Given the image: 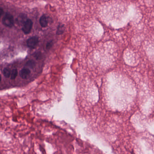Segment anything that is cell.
I'll return each instance as SVG.
<instances>
[{"instance_id":"1","label":"cell","mask_w":154,"mask_h":154,"mask_svg":"<svg viewBox=\"0 0 154 154\" xmlns=\"http://www.w3.org/2000/svg\"><path fill=\"white\" fill-rule=\"evenodd\" d=\"M3 24L6 27L11 28L14 24V17L11 14L6 13L2 19Z\"/></svg>"},{"instance_id":"5","label":"cell","mask_w":154,"mask_h":154,"mask_svg":"<svg viewBox=\"0 0 154 154\" xmlns=\"http://www.w3.org/2000/svg\"><path fill=\"white\" fill-rule=\"evenodd\" d=\"M39 23L42 28H46L48 25V20L47 15L45 14H42L39 19Z\"/></svg>"},{"instance_id":"6","label":"cell","mask_w":154,"mask_h":154,"mask_svg":"<svg viewBox=\"0 0 154 154\" xmlns=\"http://www.w3.org/2000/svg\"><path fill=\"white\" fill-rule=\"evenodd\" d=\"M65 28L64 24H59L57 29V35H61L65 31Z\"/></svg>"},{"instance_id":"8","label":"cell","mask_w":154,"mask_h":154,"mask_svg":"<svg viewBox=\"0 0 154 154\" xmlns=\"http://www.w3.org/2000/svg\"><path fill=\"white\" fill-rule=\"evenodd\" d=\"M26 66H27L33 69L35 67V66H36V63L33 60H30L27 62Z\"/></svg>"},{"instance_id":"2","label":"cell","mask_w":154,"mask_h":154,"mask_svg":"<svg viewBox=\"0 0 154 154\" xmlns=\"http://www.w3.org/2000/svg\"><path fill=\"white\" fill-rule=\"evenodd\" d=\"M32 21L30 19H28L26 20V21L24 22L23 25L22 30L23 32H24V34H28L30 32L33 27Z\"/></svg>"},{"instance_id":"9","label":"cell","mask_w":154,"mask_h":154,"mask_svg":"<svg viewBox=\"0 0 154 154\" xmlns=\"http://www.w3.org/2000/svg\"><path fill=\"white\" fill-rule=\"evenodd\" d=\"M18 75V70L17 69H13L11 73V79L12 80L14 79Z\"/></svg>"},{"instance_id":"11","label":"cell","mask_w":154,"mask_h":154,"mask_svg":"<svg viewBox=\"0 0 154 154\" xmlns=\"http://www.w3.org/2000/svg\"><path fill=\"white\" fill-rule=\"evenodd\" d=\"M2 12H3V10L2 8H1V13H0V14H1V16H2Z\"/></svg>"},{"instance_id":"7","label":"cell","mask_w":154,"mask_h":154,"mask_svg":"<svg viewBox=\"0 0 154 154\" xmlns=\"http://www.w3.org/2000/svg\"><path fill=\"white\" fill-rule=\"evenodd\" d=\"M11 72L10 69H9L6 68L4 69L3 70V74L5 78H8L11 77Z\"/></svg>"},{"instance_id":"4","label":"cell","mask_w":154,"mask_h":154,"mask_svg":"<svg viewBox=\"0 0 154 154\" xmlns=\"http://www.w3.org/2000/svg\"><path fill=\"white\" fill-rule=\"evenodd\" d=\"M30 74V70L29 69L24 68L20 71V75L22 79H26L29 78Z\"/></svg>"},{"instance_id":"3","label":"cell","mask_w":154,"mask_h":154,"mask_svg":"<svg viewBox=\"0 0 154 154\" xmlns=\"http://www.w3.org/2000/svg\"><path fill=\"white\" fill-rule=\"evenodd\" d=\"M39 42V38L37 36H33L28 39L27 41V46L30 48H35Z\"/></svg>"},{"instance_id":"10","label":"cell","mask_w":154,"mask_h":154,"mask_svg":"<svg viewBox=\"0 0 154 154\" xmlns=\"http://www.w3.org/2000/svg\"><path fill=\"white\" fill-rule=\"evenodd\" d=\"M53 42L52 41H50L48 42L47 45H46V48L47 49H50L52 48V47L53 46Z\"/></svg>"}]
</instances>
